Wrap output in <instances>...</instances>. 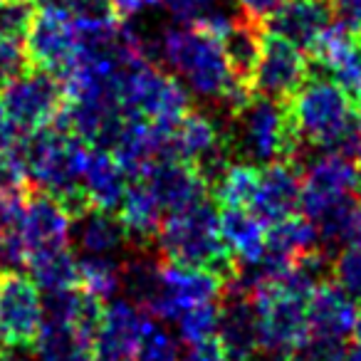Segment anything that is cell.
Wrapping results in <instances>:
<instances>
[{
  "label": "cell",
  "mask_w": 361,
  "mask_h": 361,
  "mask_svg": "<svg viewBox=\"0 0 361 361\" xmlns=\"http://www.w3.org/2000/svg\"><path fill=\"white\" fill-rule=\"evenodd\" d=\"M285 0H235L238 13L255 25H265Z\"/></svg>",
  "instance_id": "obj_38"
},
{
  "label": "cell",
  "mask_w": 361,
  "mask_h": 361,
  "mask_svg": "<svg viewBox=\"0 0 361 361\" xmlns=\"http://www.w3.org/2000/svg\"><path fill=\"white\" fill-rule=\"evenodd\" d=\"M156 250L164 260L218 272L226 282L235 277V260L221 233V213L211 201L169 213L156 235Z\"/></svg>",
  "instance_id": "obj_4"
},
{
  "label": "cell",
  "mask_w": 361,
  "mask_h": 361,
  "mask_svg": "<svg viewBox=\"0 0 361 361\" xmlns=\"http://www.w3.org/2000/svg\"><path fill=\"white\" fill-rule=\"evenodd\" d=\"M307 319L310 331L322 336H334V339H351L361 322L359 302L346 295L336 282H322L312 292L310 305H307Z\"/></svg>",
  "instance_id": "obj_20"
},
{
  "label": "cell",
  "mask_w": 361,
  "mask_h": 361,
  "mask_svg": "<svg viewBox=\"0 0 361 361\" xmlns=\"http://www.w3.org/2000/svg\"><path fill=\"white\" fill-rule=\"evenodd\" d=\"M344 245L359 247V250H361V206H356L354 216H351V223H349V231H346V243H344Z\"/></svg>",
  "instance_id": "obj_42"
},
{
  "label": "cell",
  "mask_w": 361,
  "mask_h": 361,
  "mask_svg": "<svg viewBox=\"0 0 361 361\" xmlns=\"http://www.w3.org/2000/svg\"><path fill=\"white\" fill-rule=\"evenodd\" d=\"M40 326V287L20 272H0V349L32 346Z\"/></svg>",
  "instance_id": "obj_12"
},
{
  "label": "cell",
  "mask_w": 361,
  "mask_h": 361,
  "mask_svg": "<svg viewBox=\"0 0 361 361\" xmlns=\"http://www.w3.org/2000/svg\"><path fill=\"white\" fill-rule=\"evenodd\" d=\"M154 62L183 80L186 90L198 99L221 106L226 116L240 111L255 97L252 87L235 77L223 42L191 23L161 30L154 40Z\"/></svg>",
  "instance_id": "obj_1"
},
{
  "label": "cell",
  "mask_w": 361,
  "mask_h": 361,
  "mask_svg": "<svg viewBox=\"0 0 361 361\" xmlns=\"http://www.w3.org/2000/svg\"><path fill=\"white\" fill-rule=\"evenodd\" d=\"M109 3H111V11L116 13V18H119L121 23H126V20L139 18L141 13H146L149 8L159 6L161 0H109Z\"/></svg>",
  "instance_id": "obj_40"
},
{
  "label": "cell",
  "mask_w": 361,
  "mask_h": 361,
  "mask_svg": "<svg viewBox=\"0 0 361 361\" xmlns=\"http://www.w3.org/2000/svg\"><path fill=\"white\" fill-rule=\"evenodd\" d=\"M183 361H228V356L223 354L221 344L216 339H211V341H203V344L188 346Z\"/></svg>",
  "instance_id": "obj_41"
},
{
  "label": "cell",
  "mask_w": 361,
  "mask_h": 361,
  "mask_svg": "<svg viewBox=\"0 0 361 361\" xmlns=\"http://www.w3.org/2000/svg\"><path fill=\"white\" fill-rule=\"evenodd\" d=\"M161 3H164L166 11H169L176 20L188 23V20H193V18L201 16V13L216 8L221 0H161Z\"/></svg>",
  "instance_id": "obj_37"
},
{
  "label": "cell",
  "mask_w": 361,
  "mask_h": 361,
  "mask_svg": "<svg viewBox=\"0 0 361 361\" xmlns=\"http://www.w3.org/2000/svg\"><path fill=\"white\" fill-rule=\"evenodd\" d=\"M218 317H221V305H218V300L203 302V305H196L183 312L173 324H176V329H178V336L183 344L196 346V344H203V341L216 339Z\"/></svg>",
  "instance_id": "obj_31"
},
{
  "label": "cell",
  "mask_w": 361,
  "mask_h": 361,
  "mask_svg": "<svg viewBox=\"0 0 361 361\" xmlns=\"http://www.w3.org/2000/svg\"><path fill=\"white\" fill-rule=\"evenodd\" d=\"M257 173L260 169L252 164H228L226 171L216 178L211 186L216 203L221 208H250L252 196L257 188Z\"/></svg>",
  "instance_id": "obj_29"
},
{
  "label": "cell",
  "mask_w": 361,
  "mask_h": 361,
  "mask_svg": "<svg viewBox=\"0 0 361 361\" xmlns=\"http://www.w3.org/2000/svg\"><path fill=\"white\" fill-rule=\"evenodd\" d=\"M0 361H35L30 346H11V349H0Z\"/></svg>",
  "instance_id": "obj_43"
},
{
  "label": "cell",
  "mask_w": 361,
  "mask_h": 361,
  "mask_svg": "<svg viewBox=\"0 0 361 361\" xmlns=\"http://www.w3.org/2000/svg\"><path fill=\"white\" fill-rule=\"evenodd\" d=\"M312 60L302 47L272 30H262L260 57H257L252 92L270 99L287 102L310 77Z\"/></svg>",
  "instance_id": "obj_11"
},
{
  "label": "cell",
  "mask_w": 361,
  "mask_h": 361,
  "mask_svg": "<svg viewBox=\"0 0 361 361\" xmlns=\"http://www.w3.org/2000/svg\"><path fill=\"white\" fill-rule=\"evenodd\" d=\"M35 3H45V0H35Z\"/></svg>",
  "instance_id": "obj_48"
},
{
  "label": "cell",
  "mask_w": 361,
  "mask_h": 361,
  "mask_svg": "<svg viewBox=\"0 0 361 361\" xmlns=\"http://www.w3.org/2000/svg\"><path fill=\"white\" fill-rule=\"evenodd\" d=\"M27 139L30 141H25V154L32 186L55 196L72 213V218L90 211L82 178L92 146L60 124L47 126Z\"/></svg>",
  "instance_id": "obj_3"
},
{
  "label": "cell",
  "mask_w": 361,
  "mask_h": 361,
  "mask_svg": "<svg viewBox=\"0 0 361 361\" xmlns=\"http://www.w3.org/2000/svg\"><path fill=\"white\" fill-rule=\"evenodd\" d=\"M0 191H30V171L23 136H13L11 141L0 144Z\"/></svg>",
  "instance_id": "obj_32"
},
{
  "label": "cell",
  "mask_w": 361,
  "mask_h": 361,
  "mask_svg": "<svg viewBox=\"0 0 361 361\" xmlns=\"http://www.w3.org/2000/svg\"><path fill=\"white\" fill-rule=\"evenodd\" d=\"M116 99L124 116L146 119L166 129L191 111V94L186 87L180 85L178 77L151 60L136 62L121 72Z\"/></svg>",
  "instance_id": "obj_6"
},
{
  "label": "cell",
  "mask_w": 361,
  "mask_h": 361,
  "mask_svg": "<svg viewBox=\"0 0 361 361\" xmlns=\"http://www.w3.org/2000/svg\"><path fill=\"white\" fill-rule=\"evenodd\" d=\"M3 3H6V0H0V6H3Z\"/></svg>",
  "instance_id": "obj_49"
},
{
  "label": "cell",
  "mask_w": 361,
  "mask_h": 361,
  "mask_svg": "<svg viewBox=\"0 0 361 361\" xmlns=\"http://www.w3.org/2000/svg\"><path fill=\"white\" fill-rule=\"evenodd\" d=\"M216 341L221 344L228 361H257L262 351L250 292L233 285V292L226 295V300L221 302Z\"/></svg>",
  "instance_id": "obj_17"
},
{
  "label": "cell",
  "mask_w": 361,
  "mask_h": 361,
  "mask_svg": "<svg viewBox=\"0 0 361 361\" xmlns=\"http://www.w3.org/2000/svg\"><path fill=\"white\" fill-rule=\"evenodd\" d=\"M302 173L295 161H277L260 166L257 188L247 211H252L265 226L300 213Z\"/></svg>",
  "instance_id": "obj_18"
},
{
  "label": "cell",
  "mask_w": 361,
  "mask_h": 361,
  "mask_svg": "<svg viewBox=\"0 0 361 361\" xmlns=\"http://www.w3.org/2000/svg\"><path fill=\"white\" fill-rule=\"evenodd\" d=\"M146 319L149 314L131 300H111L92 336L94 361H134Z\"/></svg>",
  "instance_id": "obj_14"
},
{
  "label": "cell",
  "mask_w": 361,
  "mask_h": 361,
  "mask_svg": "<svg viewBox=\"0 0 361 361\" xmlns=\"http://www.w3.org/2000/svg\"><path fill=\"white\" fill-rule=\"evenodd\" d=\"M314 250H324L319 240V231H317L314 221H310L302 213L287 216L267 226V252L270 255L295 262Z\"/></svg>",
  "instance_id": "obj_25"
},
{
  "label": "cell",
  "mask_w": 361,
  "mask_h": 361,
  "mask_svg": "<svg viewBox=\"0 0 361 361\" xmlns=\"http://www.w3.org/2000/svg\"><path fill=\"white\" fill-rule=\"evenodd\" d=\"M13 136H18V134H13V129L8 126V121H6V114H3V106H0V144L11 141Z\"/></svg>",
  "instance_id": "obj_46"
},
{
  "label": "cell",
  "mask_w": 361,
  "mask_h": 361,
  "mask_svg": "<svg viewBox=\"0 0 361 361\" xmlns=\"http://www.w3.org/2000/svg\"><path fill=\"white\" fill-rule=\"evenodd\" d=\"M221 233L238 267H252L267 252V226L247 208H223Z\"/></svg>",
  "instance_id": "obj_22"
},
{
  "label": "cell",
  "mask_w": 361,
  "mask_h": 361,
  "mask_svg": "<svg viewBox=\"0 0 361 361\" xmlns=\"http://www.w3.org/2000/svg\"><path fill=\"white\" fill-rule=\"evenodd\" d=\"M334 20L336 11L331 0H285L265 25L310 55L314 42Z\"/></svg>",
  "instance_id": "obj_19"
},
{
  "label": "cell",
  "mask_w": 361,
  "mask_h": 361,
  "mask_svg": "<svg viewBox=\"0 0 361 361\" xmlns=\"http://www.w3.org/2000/svg\"><path fill=\"white\" fill-rule=\"evenodd\" d=\"M121 265L124 260L109 255L80 257V285L97 300H114L121 292Z\"/></svg>",
  "instance_id": "obj_30"
},
{
  "label": "cell",
  "mask_w": 361,
  "mask_h": 361,
  "mask_svg": "<svg viewBox=\"0 0 361 361\" xmlns=\"http://www.w3.org/2000/svg\"><path fill=\"white\" fill-rule=\"evenodd\" d=\"M361 191V169L346 151H324L302 173L300 213L319 221L329 211L356 201Z\"/></svg>",
  "instance_id": "obj_9"
},
{
  "label": "cell",
  "mask_w": 361,
  "mask_h": 361,
  "mask_svg": "<svg viewBox=\"0 0 361 361\" xmlns=\"http://www.w3.org/2000/svg\"><path fill=\"white\" fill-rule=\"evenodd\" d=\"M169 131L171 129L166 126L151 124L146 119L124 116L106 149L119 161L126 176L134 180L141 178L161 156L169 154Z\"/></svg>",
  "instance_id": "obj_16"
},
{
  "label": "cell",
  "mask_w": 361,
  "mask_h": 361,
  "mask_svg": "<svg viewBox=\"0 0 361 361\" xmlns=\"http://www.w3.org/2000/svg\"><path fill=\"white\" fill-rule=\"evenodd\" d=\"M126 171L119 166V161L111 156L109 149H99L92 146L90 156H87L85 166V178H82V188L90 201V208L97 211H119L121 198L126 193Z\"/></svg>",
  "instance_id": "obj_21"
},
{
  "label": "cell",
  "mask_w": 361,
  "mask_h": 361,
  "mask_svg": "<svg viewBox=\"0 0 361 361\" xmlns=\"http://www.w3.org/2000/svg\"><path fill=\"white\" fill-rule=\"evenodd\" d=\"M346 341L334 339V336L322 334H307L302 344L292 351V361H344L346 356Z\"/></svg>",
  "instance_id": "obj_34"
},
{
  "label": "cell",
  "mask_w": 361,
  "mask_h": 361,
  "mask_svg": "<svg viewBox=\"0 0 361 361\" xmlns=\"http://www.w3.org/2000/svg\"><path fill=\"white\" fill-rule=\"evenodd\" d=\"M75 218L72 213L45 191H32L25 196L20 218V238L27 250V260L40 252L70 247Z\"/></svg>",
  "instance_id": "obj_13"
},
{
  "label": "cell",
  "mask_w": 361,
  "mask_h": 361,
  "mask_svg": "<svg viewBox=\"0 0 361 361\" xmlns=\"http://www.w3.org/2000/svg\"><path fill=\"white\" fill-rule=\"evenodd\" d=\"M32 354L35 361H94L90 336L65 324H42Z\"/></svg>",
  "instance_id": "obj_26"
},
{
  "label": "cell",
  "mask_w": 361,
  "mask_h": 361,
  "mask_svg": "<svg viewBox=\"0 0 361 361\" xmlns=\"http://www.w3.org/2000/svg\"><path fill=\"white\" fill-rule=\"evenodd\" d=\"M80 50V32L65 0L37 3L25 32V52L30 67L62 77Z\"/></svg>",
  "instance_id": "obj_8"
},
{
  "label": "cell",
  "mask_w": 361,
  "mask_h": 361,
  "mask_svg": "<svg viewBox=\"0 0 361 361\" xmlns=\"http://www.w3.org/2000/svg\"><path fill=\"white\" fill-rule=\"evenodd\" d=\"M331 277L334 282L351 295L356 302H361V250L359 247L344 245L339 247L334 257H331Z\"/></svg>",
  "instance_id": "obj_33"
},
{
  "label": "cell",
  "mask_w": 361,
  "mask_h": 361,
  "mask_svg": "<svg viewBox=\"0 0 361 361\" xmlns=\"http://www.w3.org/2000/svg\"><path fill=\"white\" fill-rule=\"evenodd\" d=\"M331 6L336 11V18L356 35H361V0H331Z\"/></svg>",
  "instance_id": "obj_39"
},
{
  "label": "cell",
  "mask_w": 361,
  "mask_h": 361,
  "mask_svg": "<svg viewBox=\"0 0 361 361\" xmlns=\"http://www.w3.org/2000/svg\"><path fill=\"white\" fill-rule=\"evenodd\" d=\"M35 0H6L0 6V30L25 42V32L35 16Z\"/></svg>",
  "instance_id": "obj_35"
},
{
  "label": "cell",
  "mask_w": 361,
  "mask_h": 361,
  "mask_svg": "<svg viewBox=\"0 0 361 361\" xmlns=\"http://www.w3.org/2000/svg\"><path fill=\"white\" fill-rule=\"evenodd\" d=\"M228 282L218 272L206 267L178 265L164 260L159 272V285L146 305V314L159 322H176L186 310L203 302H216L226 292Z\"/></svg>",
  "instance_id": "obj_10"
},
{
  "label": "cell",
  "mask_w": 361,
  "mask_h": 361,
  "mask_svg": "<svg viewBox=\"0 0 361 361\" xmlns=\"http://www.w3.org/2000/svg\"><path fill=\"white\" fill-rule=\"evenodd\" d=\"M270 361H285V359H270Z\"/></svg>",
  "instance_id": "obj_47"
},
{
  "label": "cell",
  "mask_w": 361,
  "mask_h": 361,
  "mask_svg": "<svg viewBox=\"0 0 361 361\" xmlns=\"http://www.w3.org/2000/svg\"><path fill=\"white\" fill-rule=\"evenodd\" d=\"M72 238L82 255L119 257V252L129 245V235H126L119 216L109 211H97V208H90L80 218H75Z\"/></svg>",
  "instance_id": "obj_24"
},
{
  "label": "cell",
  "mask_w": 361,
  "mask_h": 361,
  "mask_svg": "<svg viewBox=\"0 0 361 361\" xmlns=\"http://www.w3.org/2000/svg\"><path fill=\"white\" fill-rule=\"evenodd\" d=\"M349 151H351V159H354L356 166L361 169V109H359V119H356V126H354V136H351Z\"/></svg>",
  "instance_id": "obj_44"
},
{
  "label": "cell",
  "mask_w": 361,
  "mask_h": 361,
  "mask_svg": "<svg viewBox=\"0 0 361 361\" xmlns=\"http://www.w3.org/2000/svg\"><path fill=\"white\" fill-rule=\"evenodd\" d=\"M30 280L40 287V292H60L72 290L80 285V260L70 247L40 252L27 260Z\"/></svg>",
  "instance_id": "obj_27"
},
{
  "label": "cell",
  "mask_w": 361,
  "mask_h": 361,
  "mask_svg": "<svg viewBox=\"0 0 361 361\" xmlns=\"http://www.w3.org/2000/svg\"><path fill=\"white\" fill-rule=\"evenodd\" d=\"M221 42L235 77L252 87V75H255L257 57H260V42H262L260 25L238 16L235 25L231 27V32Z\"/></svg>",
  "instance_id": "obj_28"
},
{
  "label": "cell",
  "mask_w": 361,
  "mask_h": 361,
  "mask_svg": "<svg viewBox=\"0 0 361 361\" xmlns=\"http://www.w3.org/2000/svg\"><path fill=\"white\" fill-rule=\"evenodd\" d=\"M344 361H361V322H359V326H356L354 336H351L349 346H346Z\"/></svg>",
  "instance_id": "obj_45"
},
{
  "label": "cell",
  "mask_w": 361,
  "mask_h": 361,
  "mask_svg": "<svg viewBox=\"0 0 361 361\" xmlns=\"http://www.w3.org/2000/svg\"><path fill=\"white\" fill-rule=\"evenodd\" d=\"M27 67H30V62H27L25 42L0 30V85H6L8 80L20 75Z\"/></svg>",
  "instance_id": "obj_36"
},
{
  "label": "cell",
  "mask_w": 361,
  "mask_h": 361,
  "mask_svg": "<svg viewBox=\"0 0 361 361\" xmlns=\"http://www.w3.org/2000/svg\"><path fill=\"white\" fill-rule=\"evenodd\" d=\"M228 151L252 166L300 159L302 144L295 134L287 102L255 94L240 111L228 116Z\"/></svg>",
  "instance_id": "obj_5"
},
{
  "label": "cell",
  "mask_w": 361,
  "mask_h": 361,
  "mask_svg": "<svg viewBox=\"0 0 361 361\" xmlns=\"http://www.w3.org/2000/svg\"><path fill=\"white\" fill-rule=\"evenodd\" d=\"M65 102L62 82L37 67H27L0 87V106L8 126L23 139L57 124Z\"/></svg>",
  "instance_id": "obj_7"
},
{
  "label": "cell",
  "mask_w": 361,
  "mask_h": 361,
  "mask_svg": "<svg viewBox=\"0 0 361 361\" xmlns=\"http://www.w3.org/2000/svg\"><path fill=\"white\" fill-rule=\"evenodd\" d=\"M156 201L161 203L164 213H176L206 201L208 180L191 161L176 159V156H161L144 176H141Z\"/></svg>",
  "instance_id": "obj_15"
},
{
  "label": "cell",
  "mask_w": 361,
  "mask_h": 361,
  "mask_svg": "<svg viewBox=\"0 0 361 361\" xmlns=\"http://www.w3.org/2000/svg\"><path fill=\"white\" fill-rule=\"evenodd\" d=\"M287 109L302 146L349 151L361 104L331 77L310 75L287 99Z\"/></svg>",
  "instance_id": "obj_2"
},
{
  "label": "cell",
  "mask_w": 361,
  "mask_h": 361,
  "mask_svg": "<svg viewBox=\"0 0 361 361\" xmlns=\"http://www.w3.org/2000/svg\"><path fill=\"white\" fill-rule=\"evenodd\" d=\"M119 221L134 247H149L151 243H156L164 223V208L141 178H134L126 186L119 206Z\"/></svg>",
  "instance_id": "obj_23"
}]
</instances>
